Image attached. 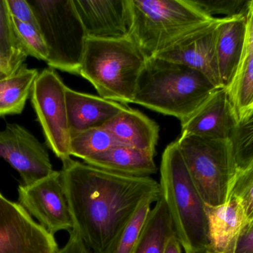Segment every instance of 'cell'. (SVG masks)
<instances>
[{"label": "cell", "mask_w": 253, "mask_h": 253, "mask_svg": "<svg viewBox=\"0 0 253 253\" xmlns=\"http://www.w3.org/2000/svg\"><path fill=\"white\" fill-rule=\"evenodd\" d=\"M181 135L209 139H232L236 119L225 88L217 89L191 116L181 122Z\"/></svg>", "instance_id": "14"}, {"label": "cell", "mask_w": 253, "mask_h": 253, "mask_svg": "<svg viewBox=\"0 0 253 253\" xmlns=\"http://www.w3.org/2000/svg\"><path fill=\"white\" fill-rule=\"evenodd\" d=\"M65 96L71 137L91 128L102 127L129 108L127 105L101 97L76 92L68 86Z\"/></svg>", "instance_id": "15"}, {"label": "cell", "mask_w": 253, "mask_h": 253, "mask_svg": "<svg viewBox=\"0 0 253 253\" xmlns=\"http://www.w3.org/2000/svg\"><path fill=\"white\" fill-rule=\"evenodd\" d=\"M28 56L18 38L6 0H0V78L15 74Z\"/></svg>", "instance_id": "22"}, {"label": "cell", "mask_w": 253, "mask_h": 253, "mask_svg": "<svg viewBox=\"0 0 253 253\" xmlns=\"http://www.w3.org/2000/svg\"><path fill=\"white\" fill-rule=\"evenodd\" d=\"M48 49L50 68L80 74L85 31L73 0H28Z\"/></svg>", "instance_id": "7"}, {"label": "cell", "mask_w": 253, "mask_h": 253, "mask_svg": "<svg viewBox=\"0 0 253 253\" xmlns=\"http://www.w3.org/2000/svg\"><path fill=\"white\" fill-rule=\"evenodd\" d=\"M66 88L53 68H45L39 73L31 93V103L42 129L46 144L62 163L71 157Z\"/></svg>", "instance_id": "8"}, {"label": "cell", "mask_w": 253, "mask_h": 253, "mask_svg": "<svg viewBox=\"0 0 253 253\" xmlns=\"http://www.w3.org/2000/svg\"><path fill=\"white\" fill-rule=\"evenodd\" d=\"M18 203L53 236L74 228L60 172L54 171L30 185L20 184Z\"/></svg>", "instance_id": "9"}, {"label": "cell", "mask_w": 253, "mask_h": 253, "mask_svg": "<svg viewBox=\"0 0 253 253\" xmlns=\"http://www.w3.org/2000/svg\"><path fill=\"white\" fill-rule=\"evenodd\" d=\"M220 19L215 18L190 31L156 56L193 68L215 87L223 88L216 53V28Z\"/></svg>", "instance_id": "12"}, {"label": "cell", "mask_w": 253, "mask_h": 253, "mask_svg": "<svg viewBox=\"0 0 253 253\" xmlns=\"http://www.w3.org/2000/svg\"><path fill=\"white\" fill-rule=\"evenodd\" d=\"M147 58L130 37L87 38L80 74L99 97L126 105L133 102L137 83Z\"/></svg>", "instance_id": "4"}, {"label": "cell", "mask_w": 253, "mask_h": 253, "mask_svg": "<svg viewBox=\"0 0 253 253\" xmlns=\"http://www.w3.org/2000/svg\"><path fill=\"white\" fill-rule=\"evenodd\" d=\"M69 234V239L65 246L56 253H93L75 231L71 230Z\"/></svg>", "instance_id": "32"}, {"label": "cell", "mask_w": 253, "mask_h": 253, "mask_svg": "<svg viewBox=\"0 0 253 253\" xmlns=\"http://www.w3.org/2000/svg\"><path fill=\"white\" fill-rule=\"evenodd\" d=\"M54 236L0 193V253H56Z\"/></svg>", "instance_id": "10"}, {"label": "cell", "mask_w": 253, "mask_h": 253, "mask_svg": "<svg viewBox=\"0 0 253 253\" xmlns=\"http://www.w3.org/2000/svg\"><path fill=\"white\" fill-rule=\"evenodd\" d=\"M231 140L238 167L244 169L253 161V108L236 125Z\"/></svg>", "instance_id": "26"}, {"label": "cell", "mask_w": 253, "mask_h": 253, "mask_svg": "<svg viewBox=\"0 0 253 253\" xmlns=\"http://www.w3.org/2000/svg\"><path fill=\"white\" fill-rule=\"evenodd\" d=\"M175 235L169 209L163 198L152 208L142 233L131 253H164L165 247Z\"/></svg>", "instance_id": "20"}, {"label": "cell", "mask_w": 253, "mask_h": 253, "mask_svg": "<svg viewBox=\"0 0 253 253\" xmlns=\"http://www.w3.org/2000/svg\"><path fill=\"white\" fill-rule=\"evenodd\" d=\"M199 10L211 17L248 16L251 1L245 0H190Z\"/></svg>", "instance_id": "28"}, {"label": "cell", "mask_w": 253, "mask_h": 253, "mask_svg": "<svg viewBox=\"0 0 253 253\" xmlns=\"http://www.w3.org/2000/svg\"><path fill=\"white\" fill-rule=\"evenodd\" d=\"M159 187L185 253L208 252L206 204L190 178L177 141L169 144L162 154Z\"/></svg>", "instance_id": "3"}, {"label": "cell", "mask_w": 253, "mask_h": 253, "mask_svg": "<svg viewBox=\"0 0 253 253\" xmlns=\"http://www.w3.org/2000/svg\"><path fill=\"white\" fill-rule=\"evenodd\" d=\"M249 52H253V0L251 1L249 12L247 16L245 47L242 56Z\"/></svg>", "instance_id": "33"}, {"label": "cell", "mask_w": 253, "mask_h": 253, "mask_svg": "<svg viewBox=\"0 0 253 253\" xmlns=\"http://www.w3.org/2000/svg\"><path fill=\"white\" fill-rule=\"evenodd\" d=\"M212 253L207 252V253Z\"/></svg>", "instance_id": "35"}, {"label": "cell", "mask_w": 253, "mask_h": 253, "mask_svg": "<svg viewBox=\"0 0 253 253\" xmlns=\"http://www.w3.org/2000/svg\"><path fill=\"white\" fill-rule=\"evenodd\" d=\"M246 16L221 18L216 28V53L223 88L233 81L245 47Z\"/></svg>", "instance_id": "18"}, {"label": "cell", "mask_w": 253, "mask_h": 253, "mask_svg": "<svg viewBox=\"0 0 253 253\" xmlns=\"http://www.w3.org/2000/svg\"><path fill=\"white\" fill-rule=\"evenodd\" d=\"M39 73L24 64L15 74L0 78V117L22 112Z\"/></svg>", "instance_id": "21"}, {"label": "cell", "mask_w": 253, "mask_h": 253, "mask_svg": "<svg viewBox=\"0 0 253 253\" xmlns=\"http://www.w3.org/2000/svg\"><path fill=\"white\" fill-rule=\"evenodd\" d=\"M0 157L19 172L21 185L34 184L55 171L44 145L17 123L0 131Z\"/></svg>", "instance_id": "11"}, {"label": "cell", "mask_w": 253, "mask_h": 253, "mask_svg": "<svg viewBox=\"0 0 253 253\" xmlns=\"http://www.w3.org/2000/svg\"><path fill=\"white\" fill-rule=\"evenodd\" d=\"M234 253H253V219L247 221L241 230Z\"/></svg>", "instance_id": "31"}, {"label": "cell", "mask_w": 253, "mask_h": 253, "mask_svg": "<svg viewBox=\"0 0 253 253\" xmlns=\"http://www.w3.org/2000/svg\"><path fill=\"white\" fill-rule=\"evenodd\" d=\"M153 154L117 145L84 160L86 164L125 176L146 178L158 172Z\"/></svg>", "instance_id": "19"}, {"label": "cell", "mask_w": 253, "mask_h": 253, "mask_svg": "<svg viewBox=\"0 0 253 253\" xmlns=\"http://www.w3.org/2000/svg\"><path fill=\"white\" fill-rule=\"evenodd\" d=\"M164 253H182V246L176 234L172 236L168 241Z\"/></svg>", "instance_id": "34"}, {"label": "cell", "mask_w": 253, "mask_h": 253, "mask_svg": "<svg viewBox=\"0 0 253 253\" xmlns=\"http://www.w3.org/2000/svg\"><path fill=\"white\" fill-rule=\"evenodd\" d=\"M129 37L147 59L178 39L214 20L190 0H129Z\"/></svg>", "instance_id": "5"}, {"label": "cell", "mask_w": 253, "mask_h": 253, "mask_svg": "<svg viewBox=\"0 0 253 253\" xmlns=\"http://www.w3.org/2000/svg\"><path fill=\"white\" fill-rule=\"evenodd\" d=\"M226 90L238 124L253 108V52L242 56L236 75Z\"/></svg>", "instance_id": "23"}, {"label": "cell", "mask_w": 253, "mask_h": 253, "mask_svg": "<svg viewBox=\"0 0 253 253\" xmlns=\"http://www.w3.org/2000/svg\"><path fill=\"white\" fill-rule=\"evenodd\" d=\"M209 225L210 249L212 253H234L241 230L248 221L239 199L231 196L218 206L206 205Z\"/></svg>", "instance_id": "16"}, {"label": "cell", "mask_w": 253, "mask_h": 253, "mask_svg": "<svg viewBox=\"0 0 253 253\" xmlns=\"http://www.w3.org/2000/svg\"><path fill=\"white\" fill-rule=\"evenodd\" d=\"M117 145L120 144L103 126L91 128L71 137L70 154L84 160Z\"/></svg>", "instance_id": "24"}, {"label": "cell", "mask_w": 253, "mask_h": 253, "mask_svg": "<svg viewBox=\"0 0 253 253\" xmlns=\"http://www.w3.org/2000/svg\"><path fill=\"white\" fill-rule=\"evenodd\" d=\"M160 198L161 193L151 195L143 200L122 232L112 253H132L151 212L152 204Z\"/></svg>", "instance_id": "25"}, {"label": "cell", "mask_w": 253, "mask_h": 253, "mask_svg": "<svg viewBox=\"0 0 253 253\" xmlns=\"http://www.w3.org/2000/svg\"><path fill=\"white\" fill-rule=\"evenodd\" d=\"M60 171L74 228L93 253H112L144 199L160 194L151 177L125 176L69 159Z\"/></svg>", "instance_id": "1"}, {"label": "cell", "mask_w": 253, "mask_h": 253, "mask_svg": "<svg viewBox=\"0 0 253 253\" xmlns=\"http://www.w3.org/2000/svg\"><path fill=\"white\" fill-rule=\"evenodd\" d=\"M239 199L243 206L248 221L253 219V161L244 169H239L230 197Z\"/></svg>", "instance_id": "29"}, {"label": "cell", "mask_w": 253, "mask_h": 253, "mask_svg": "<svg viewBox=\"0 0 253 253\" xmlns=\"http://www.w3.org/2000/svg\"><path fill=\"white\" fill-rule=\"evenodd\" d=\"M6 2L12 17L39 28L37 18L28 0H6Z\"/></svg>", "instance_id": "30"}, {"label": "cell", "mask_w": 253, "mask_h": 253, "mask_svg": "<svg viewBox=\"0 0 253 253\" xmlns=\"http://www.w3.org/2000/svg\"><path fill=\"white\" fill-rule=\"evenodd\" d=\"M13 19L18 38L28 56L47 62L48 49L38 27Z\"/></svg>", "instance_id": "27"}, {"label": "cell", "mask_w": 253, "mask_h": 253, "mask_svg": "<svg viewBox=\"0 0 253 253\" xmlns=\"http://www.w3.org/2000/svg\"><path fill=\"white\" fill-rule=\"evenodd\" d=\"M103 127L120 145L156 155L159 126L141 111L129 107L111 119Z\"/></svg>", "instance_id": "17"}, {"label": "cell", "mask_w": 253, "mask_h": 253, "mask_svg": "<svg viewBox=\"0 0 253 253\" xmlns=\"http://www.w3.org/2000/svg\"><path fill=\"white\" fill-rule=\"evenodd\" d=\"M218 89L199 71L155 56L146 61L132 103L176 117L181 123Z\"/></svg>", "instance_id": "2"}, {"label": "cell", "mask_w": 253, "mask_h": 253, "mask_svg": "<svg viewBox=\"0 0 253 253\" xmlns=\"http://www.w3.org/2000/svg\"><path fill=\"white\" fill-rule=\"evenodd\" d=\"M190 178L205 204L228 202L239 167L231 139L181 135L176 140Z\"/></svg>", "instance_id": "6"}, {"label": "cell", "mask_w": 253, "mask_h": 253, "mask_svg": "<svg viewBox=\"0 0 253 253\" xmlns=\"http://www.w3.org/2000/svg\"><path fill=\"white\" fill-rule=\"evenodd\" d=\"M87 38L118 40L129 37V0H73Z\"/></svg>", "instance_id": "13"}]
</instances>
